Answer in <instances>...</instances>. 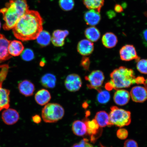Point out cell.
Wrapping results in <instances>:
<instances>
[{
    "label": "cell",
    "instance_id": "e575fe53",
    "mask_svg": "<svg viewBox=\"0 0 147 147\" xmlns=\"http://www.w3.org/2000/svg\"><path fill=\"white\" fill-rule=\"evenodd\" d=\"M141 36L143 44L147 47V29L143 31L141 33Z\"/></svg>",
    "mask_w": 147,
    "mask_h": 147
},
{
    "label": "cell",
    "instance_id": "5bb4252c",
    "mask_svg": "<svg viewBox=\"0 0 147 147\" xmlns=\"http://www.w3.org/2000/svg\"><path fill=\"white\" fill-rule=\"evenodd\" d=\"M94 45L92 42L88 39H84L79 42L77 50L79 54L84 56H89L93 53Z\"/></svg>",
    "mask_w": 147,
    "mask_h": 147
},
{
    "label": "cell",
    "instance_id": "d6a6232c",
    "mask_svg": "<svg viewBox=\"0 0 147 147\" xmlns=\"http://www.w3.org/2000/svg\"><path fill=\"white\" fill-rule=\"evenodd\" d=\"M117 135L119 139L125 140L126 139L128 136V131L125 129L120 128L117 130Z\"/></svg>",
    "mask_w": 147,
    "mask_h": 147
},
{
    "label": "cell",
    "instance_id": "603a6c76",
    "mask_svg": "<svg viewBox=\"0 0 147 147\" xmlns=\"http://www.w3.org/2000/svg\"><path fill=\"white\" fill-rule=\"evenodd\" d=\"M57 79L54 74L47 73L44 75L41 78L42 85L46 88L52 89L56 85Z\"/></svg>",
    "mask_w": 147,
    "mask_h": 147
},
{
    "label": "cell",
    "instance_id": "bcb514c9",
    "mask_svg": "<svg viewBox=\"0 0 147 147\" xmlns=\"http://www.w3.org/2000/svg\"><path fill=\"white\" fill-rule=\"evenodd\" d=\"M144 15H145V16H146V17H147V11L145 12Z\"/></svg>",
    "mask_w": 147,
    "mask_h": 147
},
{
    "label": "cell",
    "instance_id": "2e32d148",
    "mask_svg": "<svg viewBox=\"0 0 147 147\" xmlns=\"http://www.w3.org/2000/svg\"><path fill=\"white\" fill-rule=\"evenodd\" d=\"M18 89L22 94L26 97L32 96L35 91L34 84L30 81L25 80L19 82Z\"/></svg>",
    "mask_w": 147,
    "mask_h": 147
},
{
    "label": "cell",
    "instance_id": "ee69618b",
    "mask_svg": "<svg viewBox=\"0 0 147 147\" xmlns=\"http://www.w3.org/2000/svg\"><path fill=\"white\" fill-rule=\"evenodd\" d=\"M88 106V104L87 103L84 102L83 104V107H84V108H87Z\"/></svg>",
    "mask_w": 147,
    "mask_h": 147
},
{
    "label": "cell",
    "instance_id": "f546056e",
    "mask_svg": "<svg viewBox=\"0 0 147 147\" xmlns=\"http://www.w3.org/2000/svg\"><path fill=\"white\" fill-rule=\"evenodd\" d=\"M137 68L140 72L143 74H147V59H140L137 62Z\"/></svg>",
    "mask_w": 147,
    "mask_h": 147
},
{
    "label": "cell",
    "instance_id": "d590c367",
    "mask_svg": "<svg viewBox=\"0 0 147 147\" xmlns=\"http://www.w3.org/2000/svg\"><path fill=\"white\" fill-rule=\"evenodd\" d=\"M87 139L84 138L80 141V142L75 143L71 147H84L86 141Z\"/></svg>",
    "mask_w": 147,
    "mask_h": 147
},
{
    "label": "cell",
    "instance_id": "b9f144b4",
    "mask_svg": "<svg viewBox=\"0 0 147 147\" xmlns=\"http://www.w3.org/2000/svg\"><path fill=\"white\" fill-rule=\"evenodd\" d=\"M84 147H94L93 145L91 144L89 142V140L87 139L85 143V146Z\"/></svg>",
    "mask_w": 147,
    "mask_h": 147
},
{
    "label": "cell",
    "instance_id": "6da1fadb",
    "mask_svg": "<svg viewBox=\"0 0 147 147\" xmlns=\"http://www.w3.org/2000/svg\"><path fill=\"white\" fill-rule=\"evenodd\" d=\"M43 20L39 13L28 10L18 20L12 29L18 39L27 41L36 39L43 30Z\"/></svg>",
    "mask_w": 147,
    "mask_h": 147
},
{
    "label": "cell",
    "instance_id": "f1b7e54d",
    "mask_svg": "<svg viewBox=\"0 0 147 147\" xmlns=\"http://www.w3.org/2000/svg\"><path fill=\"white\" fill-rule=\"evenodd\" d=\"M59 4L60 8L65 11L72 10L75 5L74 0H59Z\"/></svg>",
    "mask_w": 147,
    "mask_h": 147
},
{
    "label": "cell",
    "instance_id": "44dd1931",
    "mask_svg": "<svg viewBox=\"0 0 147 147\" xmlns=\"http://www.w3.org/2000/svg\"><path fill=\"white\" fill-rule=\"evenodd\" d=\"M102 43L105 47L111 49L115 47L118 42L117 37L114 33L107 32L102 36Z\"/></svg>",
    "mask_w": 147,
    "mask_h": 147
},
{
    "label": "cell",
    "instance_id": "c3c4849f",
    "mask_svg": "<svg viewBox=\"0 0 147 147\" xmlns=\"http://www.w3.org/2000/svg\"></svg>",
    "mask_w": 147,
    "mask_h": 147
},
{
    "label": "cell",
    "instance_id": "7c38bea8",
    "mask_svg": "<svg viewBox=\"0 0 147 147\" xmlns=\"http://www.w3.org/2000/svg\"><path fill=\"white\" fill-rule=\"evenodd\" d=\"M10 41L3 34H0V64L11 58L9 54L8 47Z\"/></svg>",
    "mask_w": 147,
    "mask_h": 147
},
{
    "label": "cell",
    "instance_id": "9a60e30c",
    "mask_svg": "<svg viewBox=\"0 0 147 147\" xmlns=\"http://www.w3.org/2000/svg\"><path fill=\"white\" fill-rule=\"evenodd\" d=\"M130 99L129 92L125 90H117L113 96V100L115 103L120 106H124L128 104Z\"/></svg>",
    "mask_w": 147,
    "mask_h": 147
},
{
    "label": "cell",
    "instance_id": "4fadbf2b",
    "mask_svg": "<svg viewBox=\"0 0 147 147\" xmlns=\"http://www.w3.org/2000/svg\"><path fill=\"white\" fill-rule=\"evenodd\" d=\"M69 34V31L67 30H55L51 38L53 45L56 47H63L65 43V38Z\"/></svg>",
    "mask_w": 147,
    "mask_h": 147
},
{
    "label": "cell",
    "instance_id": "cb8c5ba5",
    "mask_svg": "<svg viewBox=\"0 0 147 147\" xmlns=\"http://www.w3.org/2000/svg\"><path fill=\"white\" fill-rule=\"evenodd\" d=\"M95 119L101 128L109 126V115L105 111H100L96 113Z\"/></svg>",
    "mask_w": 147,
    "mask_h": 147
},
{
    "label": "cell",
    "instance_id": "7dc6e473",
    "mask_svg": "<svg viewBox=\"0 0 147 147\" xmlns=\"http://www.w3.org/2000/svg\"><path fill=\"white\" fill-rule=\"evenodd\" d=\"M1 22H0V29H1Z\"/></svg>",
    "mask_w": 147,
    "mask_h": 147
},
{
    "label": "cell",
    "instance_id": "5b68a950",
    "mask_svg": "<svg viewBox=\"0 0 147 147\" xmlns=\"http://www.w3.org/2000/svg\"><path fill=\"white\" fill-rule=\"evenodd\" d=\"M64 115V108L57 103L47 104L42 110V118L46 123L57 122L63 118Z\"/></svg>",
    "mask_w": 147,
    "mask_h": 147
},
{
    "label": "cell",
    "instance_id": "f35d334b",
    "mask_svg": "<svg viewBox=\"0 0 147 147\" xmlns=\"http://www.w3.org/2000/svg\"><path fill=\"white\" fill-rule=\"evenodd\" d=\"M115 11L117 13H121L123 11V8L122 6L120 5L116 4L114 7Z\"/></svg>",
    "mask_w": 147,
    "mask_h": 147
},
{
    "label": "cell",
    "instance_id": "7402d4cb",
    "mask_svg": "<svg viewBox=\"0 0 147 147\" xmlns=\"http://www.w3.org/2000/svg\"><path fill=\"white\" fill-rule=\"evenodd\" d=\"M72 130L73 133L78 136H84L87 134V126L83 120L74 121L72 124Z\"/></svg>",
    "mask_w": 147,
    "mask_h": 147
},
{
    "label": "cell",
    "instance_id": "83f0119b",
    "mask_svg": "<svg viewBox=\"0 0 147 147\" xmlns=\"http://www.w3.org/2000/svg\"><path fill=\"white\" fill-rule=\"evenodd\" d=\"M97 100L99 104H105L107 103L110 99V95L109 92L106 90H101L98 92Z\"/></svg>",
    "mask_w": 147,
    "mask_h": 147
},
{
    "label": "cell",
    "instance_id": "d4e9b609",
    "mask_svg": "<svg viewBox=\"0 0 147 147\" xmlns=\"http://www.w3.org/2000/svg\"><path fill=\"white\" fill-rule=\"evenodd\" d=\"M84 34L88 40L91 42H96L100 39V33L98 29L94 26L88 28L84 32Z\"/></svg>",
    "mask_w": 147,
    "mask_h": 147
},
{
    "label": "cell",
    "instance_id": "7bdbcfd3",
    "mask_svg": "<svg viewBox=\"0 0 147 147\" xmlns=\"http://www.w3.org/2000/svg\"><path fill=\"white\" fill-rule=\"evenodd\" d=\"M144 84L145 87V88H146L147 91V78L146 80H145Z\"/></svg>",
    "mask_w": 147,
    "mask_h": 147
},
{
    "label": "cell",
    "instance_id": "4dcf8cb0",
    "mask_svg": "<svg viewBox=\"0 0 147 147\" xmlns=\"http://www.w3.org/2000/svg\"><path fill=\"white\" fill-rule=\"evenodd\" d=\"M22 58L25 61H29L34 59V51L30 49H26L22 54Z\"/></svg>",
    "mask_w": 147,
    "mask_h": 147
},
{
    "label": "cell",
    "instance_id": "ffe728a7",
    "mask_svg": "<svg viewBox=\"0 0 147 147\" xmlns=\"http://www.w3.org/2000/svg\"><path fill=\"white\" fill-rule=\"evenodd\" d=\"M35 100L37 103L41 106L46 105L51 99V94L45 89H42L37 92L35 95Z\"/></svg>",
    "mask_w": 147,
    "mask_h": 147
},
{
    "label": "cell",
    "instance_id": "9c48e42d",
    "mask_svg": "<svg viewBox=\"0 0 147 147\" xmlns=\"http://www.w3.org/2000/svg\"><path fill=\"white\" fill-rule=\"evenodd\" d=\"M64 84L67 90L71 92H76L82 87V79L78 74H69L66 78Z\"/></svg>",
    "mask_w": 147,
    "mask_h": 147
},
{
    "label": "cell",
    "instance_id": "7a4b0ae2",
    "mask_svg": "<svg viewBox=\"0 0 147 147\" xmlns=\"http://www.w3.org/2000/svg\"><path fill=\"white\" fill-rule=\"evenodd\" d=\"M28 8L26 0H10L4 8L0 10L5 21L3 29H12L20 18L29 10Z\"/></svg>",
    "mask_w": 147,
    "mask_h": 147
},
{
    "label": "cell",
    "instance_id": "8d00e7d4",
    "mask_svg": "<svg viewBox=\"0 0 147 147\" xmlns=\"http://www.w3.org/2000/svg\"><path fill=\"white\" fill-rule=\"evenodd\" d=\"M145 80L144 78L142 76H138L135 78L136 83L137 84H144Z\"/></svg>",
    "mask_w": 147,
    "mask_h": 147
},
{
    "label": "cell",
    "instance_id": "ba28073f",
    "mask_svg": "<svg viewBox=\"0 0 147 147\" xmlns=\"http://www.w3.org/2000/svg\"><path fill=\"white\" fill-rule=\"evenodd\" d=\"M121 59L124 61H128L135 60L137 62L140 59L138 56L135 47L132 45H126L121 48L119 51Z\"/></svg>",
    "mask_w": 147,
    "mask_h": 147
},
{
    "label": "cell",
    "instance_id": "1f68e13d",
    "mask_svg": "<svg viewBox=\"0 0 147 147\" xmlns=\"http://www.w3.org/2000/svg\"><path fill=\"white\" fill-rule=\"evenodd\" d=\"M90 64V61L88 57L84 56L81 61L80 65L86 71H89Z\"/></svg>",
    "mask_w": 147,
    "mask_h": 147
},
{
    "label": "cell",
    "instance_id": "52a82bcc",
    "mask_svg": "<svg viewBox=\"0 0 147 147\" xmlns=\"http://www.w3.org/2000/svg\"><path fill=\"white\" fill-rule=\"evenodd\" d=\"M86 125L87 134L90 137V141L94 143L102 135V129L100 127L95 119L89 120L86 119L83 120Z\"/></svg>",
    "mask_w": 147,
    "mask_h": 147
},
{
    "label": "cell",
    "instance_id": "e0dca14e",
    "mask_svg": "<svg viewBox=\"0 0 147 147\" xmlns=\"http://www.w3.org/2000/svg\"><path fill=\"white\" fill-rule=\"evenodd\" d=\"M84 19L87 25L93 26L100 22L101 17L100 12L93 9H91L85 13Z\"/></svg>",
    "mask_w": 147,
    "mask_h": 147
},
{
    "label": "cell",
    "instance_id": "ac0fdd59",
    "mask_svg": "<svg viewBox=\"0 0 147 147\" xmlns=\"http://www.w3.org/2000/svg\"><path fill=\"white\" fill-rule=\"evenodd\" d=\"M2 84L0 83V111L8 109L10 107V91L3 88Z\"/></svg>",
    "mask_w": 147,
    "mask_h": 147
},
{
    "label": "cell",
    "instance_id": "8992f818",
    "mask_svg": "<svg viewBox=\"0 0 147 147\" xmlns=\"http://www.w3.org/2000/svg\"><path fill=\"white\" fill-rule=\"evenodd\" d=\"M85 80L88 82L87 86L90 89H94L100 91L102 89L105 76L102 71L97 70L93 71L85 77Z\"/></svg>",
    "mask_w": 147,
    "mask_h": 147
},
{
    "label": "cell",
    "instance_id": "30bf717a",
    "mask_svg": "<svg viewBox=\"0 0 147 147\" xmlns=\"http://www.w3.org/2000/svg\"><path fill=\"white\" fill-rule=\"evenodd\" d=\"M1 118L5 124L11 125L18 122L20 118V115L16 110L9 108L3 112Z\"/></svg>",
    "mask_w": 147,
    "mask_h": 147
},
{
    "label": "cell",
    "instance_id": "74e56055",
    "mask_svg": "<svg viewBox=\"0 0 147 147\" xmlns=\"http://www.w3.org/2000/svg\"><path fill=\"white\" fill-rule=\"evenodd\" d=\"M32 119L33 122L36 124L39 123L41 121V117L39 115H35L33 116Z\"/></svg>",
    "mask_w": 147,
    "mask_h": 147
},
{
    "label": "cell",
    "instance_id": "484cf974",
    "mask_svg": "<svg viewBox=\"0 0 147 147\" xmlns=\"http://www.w3.org/2000/svg\"><path fill=\"white\" fill-rule=\"evenodd\" d=\"M36 39L37 42L40 47H45L50 43L51 37L50 34L48 32L42 30Z\"/></svg>",
    "mask_w": 147,
    "mask_h": 147
},
{
    "label": "cell",
    "instance_id": "277c9868",
    "mask_svg": "<svg viewBox=\"0 0 147 147\" xmlns=\"http://www.w3.org/2000/svg\"><path fill=\"white\" fill-rule=\"evenodd\" d=\"M109 126L115 125L119 127L128 125L131 122L130 111L113 106L109 115Z\"/></svg>",
    "mask_w": 147,
    "mask_h": 147
},
{
    "label": "cell",
    "instance_id": "4316f807",
    "mask_svg": "<svg viewBox=\"0 0 147 147\" xmlns=\"http://www.w3.org/2000/svg\"><path fill=\"white\" fill-rule=\"evenodd\" d=\"M83 1L86 8L90 10L93 9L100 13L104 3V0H83Z\"/></svg>",
    "mask_w": 147,
    "mask_h": 147
},
{
    "label": "cell",
    "instance_id": "ab89813d",
    "mask_svg": "<svg viewBox=\"0 0 147 147\" xmlns=\"http://www.w3.org/2000/svg\"><path fill=\"white\" fill-rule=\"evenodd\" d=\"M105 88L107 90H111L113 89V86H112L109 82H108L106 83L105 85Z\"/></svg>",
    "mask_w": 147,
    "mask_h": 147
},
{
    "label": "cell",
    "instance_id": "836d02e7",
    "mask_svg": "<svg viewBox=\"0 0 147 147\" xmlns=\"http://www.w3.org/2000/svg\"><path fill=\"white\" fill-rule=\"evenodd\" d=\"M124 147H138V143L132 139H128L125 141Z\"/></svg>",
    "mask_w": 147,
    "mask_h": 147
},
{
    "label": "cell",
    "instance_id": "60d3db41",
    "mask_svg": "<svg viewBox=\"0 0 147 147\" xmlns=\"http://www.w3.org/2000/svg\"><path fill=\"white\" fill-rule=\"evenodd\" d=\"M107 15L109 18H111L115 17V13L113 11H109L107 12Z\"/></svg>",
    "mask_w": 147,
    "mask_h": 147
},
{
    "label": "cell",
    "instance_id": "8fae6325",
    "mask_svg": "<svg viewBox=\"0 0 147 147\" xmlns=\"http://www.w3.org/2000/svg\"><path fill=\"white\" fill-rule=\"evenodd\" d=\"M132 100L136 102H143L147 100V91L144 87L135 86L132 88L130 93Z\"/></svg>",
    "mask_w": 147,
    "mask_h": 147
},
{
    "label": "cell",
    "instance_id": "f6af8a7d",
    "mask_svg": "<svg viewBox=\"0 0 147 147\" xmlns=\"http://www.w3.org/2000/svg\"><path fill=\"white\" fill-rule=\"evenodd\" d=\"M100 147H107L104 146H103V145L102 144H101V143H100Z\"/></svg>",
    "mask_w": 147,
    "mask_h": 147
},
{
    "label": "cell",
    "instance_id": "3957f363",
    "mask_svg": "<svg viewBox=\"0 0 147 147\" xmlns=\"http://www.w3.org/2000/svg\"><path fill=\"white\" fill-rule=\"evenodd\" d=\"M110 77L109 82L115 90L129 88L136 83L134 71L124 67L115 69L110 74Z\"/></svg>",
    "mask_w": 147,
    "mask_h": 147
},
{
    "label": "cell",
    "instance_id": "d6986e66",
    "mask_svg": "<svg viewBox=\"0 0 147 147\" xmlns=\"http://www.w3.org/2000/svg\"><path fill=\"white\" fill-rule=\"evenodd\" d=\"M24 49V47L21 41L14 40L9 43L8 51L11 56L16 57L22 54Z\"/></svg>",
    "mask_w": 147,
    "mask_h": 147
}]
</instances>
